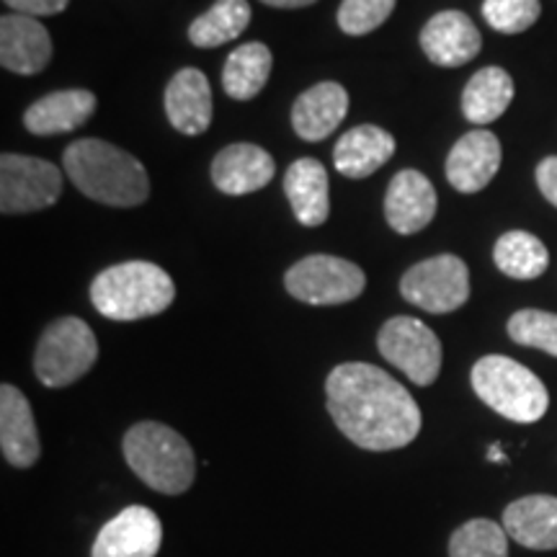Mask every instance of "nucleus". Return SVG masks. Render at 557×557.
<instances>
[{"label": "nucleus", "mask_w": 557, "mask_h": 557, "mask_svg": "<svg viewBox=\"0 0 557 557\" xmlns=\"http://www.w3.org/2000/svg\"><path fill=\"white\" fill-rule=\"evenodd\" d=\"M325 406L341 434L367 451L408 447L421 431V408L385 369L346 361L325 380Z\"/></svg>", "instance_id": "nucleus-1"}, {"label": "nucleus", "mask_w": 557, "mask_h": 557, "mask_svg": "<svg viewBox=\"0 0 557 557\" xmlns=\"http://www.w3.org/2000/svg\"><path fill=\"white\" fill-rule=\"evenodd\" d=\"M67 178L88 199L109 207H139L150 197L145 165L127 150L103 139H78L62 158Z\"/></svg>", "instance_id": "nucleus-2"}, {"label": "nucleus", "mask_w": 557, "mask_h": 557, "mask_svg": "<svg viewBox=\"0 0 557 557\" xmlns=\"http://www.w3.org/2000/svg\"><path fill=\"white\" fill-rule=\"evenodd\" d=\"M129 470L163 496H181L197 480V457L178 431L158 421L135 423L122 442Z\"/></svg>", "instance_id": "nucleus-3"}, {"label": "nucleus", "mask_w": 557, "mask_h": 557, "mask_svg": "<svg viewBox=\"0 0 557 557\" xmlns=\"http://www.w3.org/2000/svg\"><path fill=\"white\" fill-rule=\"evenodd\" d=\"M176 299L169 271L150 261H124L103 269L90 284V302L103 318L129 323L160 315Z\"/></svg>", "instance_id": "nucleus-4"}, {"label": "nucleus", "mask_w": 557, "mask_h": 557, "mask_svg": "<svg viewBox=\"0 0 557 557\" xmlns=\"http://www.w3.org/2000/svg\"><path fill=\"white\" fill-rule=\"evenodd\" d=\"M470 380L478 398L508 421L534 423L547 413V387L519 361L491 354L472 367Z\"/></svg>", "instance_id": "nucleus-5"}, {"label": "nucleus", "mask_w": 557, "mask_h": 557, "mask_svg": "<svg viewBox=\"0 0 557 557\" xmlns=\"http://www.w3.org/2000/svg\"><path fill=\"white\" fill-rule=\"evenodd\" d=\"M99 359V341L86 320L60 318L47 325L34 354V374L45 387H67L94 369Z\"/></svg>", "instance_id": "nucleus-6"}, {"label": "nucleus", "mask_w": 557, "mask_h": 557, "mask_svg": "<svg viewBox=\"0 0 557 557\" xmlns=\"http://www.w3.org/2000/svg\"><path fill=\"white\" fill-rule=\"evenodd\" d=\"M284 287L299 302L323 308V305H346L361 297L367 276L357 263L338 259V256L315 253L297 261L284 274Z\"/></svg>", "instance_id": "nucleus-7"}, {"label": "nucleus", "mask_w": 557, "mask_h": 557, "mask_svg": "<svg viewBox=\"0 0 557 557\" xmlns=\"http://www.w3.org/2000/svg\"><path fill=\"white\" fill-rule=\"evenodd\" d=\"M377 348L413 385H434L442 372V341L418 318H389L377 336Z\"/></svg>", "instance_id": "nucleus-8"}, {"label": "nucleus", "mask_w": 557, "mask_h": 557, "mask_svg": "<svg viewBox=\"0 0 557 557\" xmlns=\"http://www.w3.org/2000/svg\"><path fill=\"white\" fill-rule=\"evenodd\" d=\"M400 295L434 315L455 312L470 297L468 263L451 253L416 263L400 278Z\"/></svg>", "instance_id": "nucleus-9"}, {"label": "nucleus", "mask_w": 557, "mask_h": 557, "mask_svg": "<svg viewBox=\"0 0 557 557\" xmlns=\"http://www.w3.org/2000/svg\"><path fill=\"white\" fill-rule=\"evenodd\" d=\"M62 173L58 165L41 158L13 156L0 158V209L3 214H26L52 207L60 199Z\"/></svg>", "instance_id": "nucleus-10"}, {"label": "nucleus", "mask_w": 557, "mask_h": 557, "mask_svg": "<svg viewBox=\"0 0 557 557\" xmlns=\"http://www.w3.org/2000/svg\"><path fill=\"white\" fill-rule=\"evenodd\" d=\"M163 542V524L148 506H129L109 519L96 534L90 557H156Z\"/></svg>", "instance_id": "nucleus-11"}, {"label": "nucleus", "mask_w": 557, "mask_h": 557, "mask_svg": "<svg viewBox=\"0 0 557 557\" xmlns=\"http://www.w3.org/2000/svg\"><path fill=\"white\" fill-rule=\"evenodd\" d=\"M483 39L478 26L462 11H442L421 32V50L438 67L468 65L478 58Z\"/></svg>", "instance_id": "nucleus-12"}, {"label": "nucleus", "mask_w": 557, "mask_h": 557, "mask_svg": "<svg viewBox=\"0 0 557 557\" xmlns=\"http://www.w3.org/2000/svg\"><path fill=\"white\" fill-rule=\"evenodd\" d=\"M52 37L37 18L5 13L0 18V62L16 75H37L50 65Z\"/></svg>", "instance_id": "nucleus-13"}, {"label": "nucleus", "mask_w": 557, "mask_h": 557, "mask_svg": "<svg viewBox=\"0 0 557 557\" xmlns=\"http://www.w3.org/2000/svg\"><path fill=\"white\" fill-rule=\"evenodd\" d=\"M0 449L11 468L29 470L39 462V431L26 395L18 387H0Z\"/></svg>", "instance_id": "nucleus-14"}, {"label": "nucleus", "mask_w": 557, "mask_h": 557, "mask_svg": "<svg viewBox=\"0 0 557 557\" xmlns=\"http://www.w3.org/2000/svg\"><path fill=\"white\" fill-rule=\"evenodd\" d=\"M274 173V158L250 143L227 145L212 160V184L227 197H243L263 189L271 184Z\"/></svg>", "instance_id": "nucleus-15"}, {"label": "nucleus", "mask_w": 557, "mask_h": 557, "mask_svg": "<svg viewBox=\"0 0 557 557\" xmlns=\"http://www.w3.org/2000/svg\"><path fill=\"white\" fill-rule=\"evenodd\" d=\"M500 169V143L493 132L475 129L459 137L447 158V178L457 191L475 194L491 184Z\"/></svg>", "instance_id": "nucleus-16"}, {"label": "nucleus", "mask_w": 557, "mask_h": 557, "mask_svg": "<svg viewBox=\"0 0 557 557\" xmlns=\"http://www.w3.org/2000/svg\"><path fill=\"white\" fill-rule=\"evenodd\" d=\"M436 189L434 184L418 171H400L389 181L385 197L387 225L400 235L421 233L431 225L436 214Z\"/></svg>", "instance_id": "nucleus-17"}, {"label": "nucleus", "mask_w": 557, "mask_h": 557, "mask_svg": "<svg viewBox=\"0 0 557 557\" xmlns=\"http://www.w3.org/2000/svg\"><path fill=\"white\" fill-rule=\"evenodd\" d=\"M165 114L181 135H201L212 124V88L197 67H184L165 88Z\"/></svg>", "instance_id": "nucleus-18"}, {"label": "nucleus", "mask_w": 557, "mask_h": 557, "mask_svg": "<svg viewBox=\"0 0 557 557\" xmlns=\"http://www.w3.org/2000/svg\"><path fill=\"white\" fill-rule=\"evenodd\" d=\"M348 111V94L341 83L323 81L305 90L292 107V127L308 143H320L341 127Z\"/></svg>", "instance_id": "nucleus-19"}, {"label": "nucleus", "mask_w": 557, "mask_h": 557, "mask_svg": "<svg viewBox=\"0 0 557 557\" xmlns=\"http://www.w3.org/2000/svg\"><path fill=\"white\" fill-rule=\"evenodd\" d=\"M395 137L377 124H359L338 137L333 165L346 178H369L393 158Z\"/></svg>", "instance_id": "nucleus-20"}, {"label": "nucleus", "mask_w": 557, "mask_h": 557, "mask_svg": "<svg viewBox=\"0 0 557 557\" xmlns=\"http://www.w3.org/2000/svg\"><path fill=\"white\" fill-rule=\"evenodd\" d=\"M284 194L305 227H320L331 214L329 173L315 158H299L284 173Z\"/></svg>", "instance_id": "nucleus-21"}, {"label": "nucleus", "mask_w": 557, "mask_h": 557, "mask_svg": "<svg viewBox=\"0 0 557 557\" xmlns=\"http://www.w3.org/2000/svg\"><path fill=\"white\" fill-rule=\"evenodd\" d=\"M96 111V96L86 88L54 90L45 99L34 101L24 114V124L32 135L50 137L73 132L86 124Z\"/></svg>", "instance_id": "nucleus-22"}, {"label": "nucleus", "mask_w": 557, "mask_h": 557, "mask_svg": "<svg viewBox=\"0 0 557 557\" xmlns=\"http://www.w3.org/2000/svg\"><path fill=\"white\" fill-rule=\"evenodd\" d=\"M504 529L529 549H557V498L524 496L506 506Z\"/></svg>", "instance_id": "nucleus-23"}, {"label": "nucleus", "mask_w": 557, "mask_h": 557, "mask_svg": "<svg viewBox=\"0 0 557 557\" xmlns=\"http://www.w3.org/2000/svg\"><path fill=\"white\" fill-rule=\"evenodd\" d=\"M513 101V81L504 67H483L472 75L462 94V111L472 124L496 122Z\"/></svg>", "instance_id": "nucleus-24"}, {"label": "nucleus", "mask_w": 557, "mask_h": 557, "mask_svg": "<svg viewBox=\"0 0 557 557\" xmlns=\"http://www.w3.org/2000/svg\"><path fill=\"white\" fill-rule=\"evenodd\" d=\"M271 62H274L271 50L261 41L240 45L238 50L230 52L225 67H222L225 94L235 101H248L259 96L271 75Z\"/></svg>", "instance_id": "nucleus-25"}, {"label": "nucleus", "mask_w": 557, "mask_h": 557, "mask_svg": "<svg viewBox=\"0 0 557 557\" xmlns=\"http://www.w3.org/2000/svg\"><path fill=\"white\" fill-rule=\"evenodd\" d=\"M493 261L496 267L511 278H537L549 267V253L545 243L534 238L532 233L524 230H511V233L500 235L496 248H493Z\"/></svg>", "instance_id": "nucleus-26"}, {"label": "nucleus", "mask_w": 557, "mask_h": 557, "mask_svg": "<svg viewBox=\"0 0 557 557\" xmlns=\"http://www.w3.org/2000/svg\"><path fill=\"white\" fill-rule=\"evenodd\" d=\"M250 24V5L248 0H218L207 13L194 21L189 26L191 45L201 50H212V47L227 45V41L238 39L246 26Z\"/></svg>", "instance_id": "nucleus-27"}, {"label": "nucleus", "mask_w": 557, "mask_h": 557, "mask_svg": "<svg viewBox=\"0 0 557 557\" xmlns=\"http://www.w3.org/2000/svg\"><path fill=\"white\" fill-rule=\"evenodd\" d=\"M449 557H508L506 529L491 519H470L455 529Z\"/></svg>", "instance_id": "nucleus-28"}, {"label": "nucleus", "mask_w": 557, "mask_h": 557, "mask_svg": "<svg viewBox=\"0 0 557 557\" xmlns=\"http://www.w3.org/2000/svg\"><path fill=\"white\" fill-rule=\"evenodd\" d=\"M508 336L519 346L540 348L557 357V315L545 310H519L508 320Z\"/></svg>", "instance_id": "nucleus-29"}, {"label": "nucleus", "mask_w": 557, "mask_h": 557, "mask_svg": "<svg viewBox=\"0 0 557 557\" xmlns=\"http://www.w3.org/2000/svg\"><path fill=\"white\" fill-rule=\"evenodd\" d=\"M540 0H485L483 16L491 29L500 34H521L540 18Z\"/></svg>", "instance_id": "nucleus-30"}, {"label": "nucleus", "mask_w": 557, "mask_h": 557, "mask_svg": "<svg viewBox=\"0 0 557 557\" xmlns=\"http://www.w3.org/2000/svg\"><path fill=\"white\" fill-rule=\"evenodd\" d=\"M395 11V0H344L338 9V26L348 37H364L380 29Z\"/></svg>", "instance_id": "nucleus-31"}, {"label": "nucleus", "mask_w": 557, "mask_h": 557, "mask_svg": "<svg viewBox=\"0 0 557 557\" xmlns=\"http://www.w3.org/2000/svg\"><path fill=\"white\" fill-rule=\"evenodd\" d=\"M11 11L21 13V16H58L67 9L70 0H3Z\"/></svg>", "instance_id": "nucleus-32"}, {"label": "nucleus", "mask_w": 557, "mask_h": 557, "mask_svg": "<svg viewBox=\"0 0 557 557\" xmlns=\"http://www.w3.org/2000/svg\"><path fill=\"white\" fill-rule=\"evenodd\" d=\"M537 184L549 205L557 207V156H549L537 165Z\"/></svg>", "instance_id": "nucleus-33"}, {"label": "nucleus", "mask_w": 557, "mask_h": 557, "mask_svg": "<svg viewBox=\"0 0 557 557\" xmlns=\"http://www.w3.org/2000/svg\"><path fill=\"white\" fill-rule=\"evenodd\" d=\"M261 3L274 5V9H305V5H312L315 0H261Z\"/></svg>", "instance_id": "nucleus-34"}, {"label": "nucleus", "mask_w": 557, "mask_h": 557, "mask_svg": "<svg viewBox=\"0 0 557 557\" xmlns=\"http://www.w3.org/2000/svg\"><path fill=\"white\" fill-rule=\"evenodd\" d=\"M487 459H491V462H506V455L500 451V444H493V447L487 449Z\"/></svg>", "instance_id": "nucleus-35"}]
</instances>
